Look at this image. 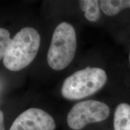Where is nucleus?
Masks as SVG:
<instances>
[{
    "label": "nucleus",
    "mask_w": 130,
    "mask_h": 130,
    "mask_svg": "<svg viewBox=\"0 0 130 130\" xmlns=\"http://www.w3.org/2000/svg\"><path fill=\"white\" fill-rule=\"evenodd\" d=\"M40 36L36 30L25 27L14 36L3 59L7 69L18 71L28 66L36 56Z\"/></svg>",
    "instance_id": "f257e3e1"
},
{
    "label": "nucleus",
    "mask_w": 130,
    "mask_h": 130,
    "mask_svg": "<svg viewBox=\"0 0 130 130\" xmlns=\"http://www.w3.org/2000/svg\"><path fill=\"white\" fill-rule=\"evenodd\" d=\"M104 70L87 66L79 70L64 79L61 95L69 100H78L91 96L101 89L106 83Z\"/></svg>",
    "instance_id": "f03ea898"
},
{
    "label": "nucleus",
    "mask_w": 130,
    "mask_h": 130,
    "mask_svg": "<svg viewBox=\"0 0 130 130\" xmlns=\"http://www.w3.org/2000/svg\"><path fill=\"white\" fill-rule=\"evenodd\" d=\"M77 50V38L74 27L66 22L57 26L47 54V62L52 69H64L74 59Z\"/></svg>",
    "instance_id": "7ed1b4c3"
},
{
    "label": "nucleus",
    "mask_w": 130,
    "mask_h": 130,
    "mask_svg": "<svg viewBox=\"0 0 130 130\" xmlns=\"http://www.w3.org/2000/svg\"><path fill=\"white\" fill-rule=\"evenodd\" d=\"M110 113V108L104 102L92 100L83 101L71 108L66 121L71 129L80 130L88 124L105 121Z\"/></svg>",
    "instance_id": "20e7f679"
},
{
    "label": "nucleus",
    "mask_w": 130,
    "mask_h": 130,
    "mask_svg": "<svg viewBox=\"0 0 130 130\" xmlns=\"http://www.w3.org/2000/svg\"><path fill=\"white\" fill-rule=\"evenodd\" d=\"M56 122L50 114L37 108H30L21 113L9 130H54Z\"/></svg>",
    "instance_id": "39448f33"
},
{
    "label": "nucleus",
    "mask_w": 130,
    "mask_h": 130,
    "mask_svg": "<svg viewBox=\"0 0 130 130\" xmlns=\"http://www.w3.org/2000/svg\"><path fill=\"white\" fill-rule=\"evenodd\" d=\"M115 130H130V105L121 103L117 105L114 113Z\"/></svg>",
    "instance_id": "423d86ee"
},
{
    "label": "nucleus",
    "mask_w": 130,
    "mask_h": 130,
    "mask_svg": "<svg viewBox=\"0 0 130 130\" xmlns=\"http://www.w3.org/2000/svg\"><path fill=\"white\" fill-rule=\"evenodd\" d=\"M100 4L104 13L108 16H115L123 10L130 9V0H102Z\"/></svg>",
    "instance_id": "0eeeda50"
},
{
    "label": "nucleus",
    "mask_w": 130,
    "mask_h": 130,
    "mask_svg": "<svg viewBox=\"0 0 130 130\" xmlns=\"http://www.w3.org/2000/svg\"><path fill=\"white\" fill-rule=\"evenodd\" d=\"M79 7L85 12L84 17L90 22H96L100 19V4L97 0H82L79 1Z\"/></svg>",
    "instance_id": "6e6552de"
},
{
    "label": "nucleus",
    "mask_w": 130,
    "mask_h": 130,
    "mask_svg": "<svg viewBox=\"0 0 130 130\" xmlns=\"http://www.w3.org/2000/svg\"><path fill=\"white\" fill-rule=\"evenodd\" d=\"M12 42L9 31L4 28H0V58L3 60L8 48Z\"/></svg>",
    "instance_id": "1a4fd4ad"
},
{
    "label": "nucleus",
    "mask_w": 130,
    "mask_h": 130,
    "mask_svg": "<svg viewBox=\"0 0 130 130\" xmlns=\"http://www.w3.org/2000/svg\"><path fill=\"white\" fill-rule=\"evenodd\" d=\"M0 130H5V126L4 123V114L3 112L0 111Z\"/></svg>",
    "instance_id": "9d476101"
},
{
    "label": "nucleus",
    "mask_w": 130,
    "mask_h": 130,
    "mask_svg": "<svg viewBox=\"0 0 130 130\" xmlns=\"http://www.w3.org/2000/svg\"><path fill=\"white\" fill-rule=\"evenodd\" d=\"M128 59H129V63H130V53H129V57H128Z\"/></svg>",
    "instance_id": "9b49d317"
}]
</instances>
